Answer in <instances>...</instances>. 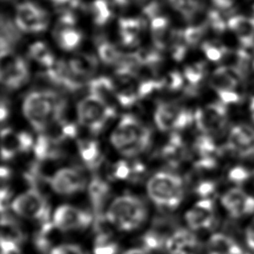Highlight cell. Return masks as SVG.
I'll use <instances>...</instances> for the list:
<instances>
[{"label": "cell", "mask_w": 254, "mask_h": 254, "mask_svg": "<svg viewBox=\"0 0 254 254\" xmlns=\"http://www.w3.org/2000/svg\"><path fill=\"white\" fill-rule=\"evenodd\" d=\"M65 106V100L56 91L35 90L25 97L22 111L29 124L42 133L63 118Z\"/></svg>", "instance_id": "obj_1"}, {"label": "cell", "mask_w": 254, "mask_h": 254, "mask_svg": "<svg viewBox=\"0 0 254 254\" xmlns=\"http://www.w3.org/2000/svg\"><path fill=\"white\" fill-rule=\"evenodd\" d=\"M151 141L150 128L131 114L123 115L110 135L113 148L126 158H134L145 152Z\"/></svg>", "instance_id": "obj_2"}, {"label": "cell", "mask_w": 254, "mask_h": 254, "mask_svg": "<svg viewBox=\"0 0 254 254\" xmlns=\"http://www.w3.org/2000/svg\"><path fill=\"white\" fill-rule=\"evenodd\" d=\"M105 217L115 228L132 231L139 228L148 217V207L143 199L133 194H122L109 204Z\"/></svg>", "instance_id": "obj_3"}, {"label": "cell", "mask_w": 254, "mask_h": 254, "mask_svg": "<svg viewBox=\"0 0 254 254\" xmlns=\"http://www.w3.org/2000/svg\"><path fill=\"white\" fill-rule=\"evenodd\" d=\"M150 199L164 210L175 209L184 197V182L170 172H159L152 176L146 186Z\"/></svg>", "instance_id": "obj_4"}, {"label": "cell", "mask_w": 254, "mask_h": 254, "mask_svg": "<svg viewBox=\"0 0 254 254\" xmlns=\"http://www.w3.org/2000/svg\"><path fill=\"white\" fill-rule=\"evenodd\" d=\"M115 114V107L89 93L76 105L79 124L93 134L99 133Z\"/></svg>", "instance_id": "obj_5"}, {"label": "cell", "mask_w": 254, "mask_h": 254, "mask_svg": "<svg viewBox=\"0 0 254 254\" xmlns=\"http://www.w3.org/2000/svg\"><path fill=\"white\" fill-rule=\"evenodd\" d=\"M12 210L19 216L41 223L50 220V205L36 188H32L16 196L11 203Z\"/></svg>", "instance_id": "obj_6"}, {"label": "cell", "mask_w": 254, "mask_h": 254, "mask_svg": "<svg viewBox=\"0 0 254 254\" xmlns=\"http://www.w3.org/2000/svg\"><path fill=\"white\" fill-rule=\"evenodd\" d=\"M29 67L25 60L12 49L0 50V83L7 88L17 89L29 79Z\"/></svg>", "instance_id": "obj_7"}, {"label": "cell", "mask_w": 254, "mask_h": 254, "mask_svg": "<svg viewBox=\"0 0 254 254\" xmlns=\"http://www.w3.org/2000/svg\"><path fill=\"white\" fill-rule=\"evenodd\" d=\"M192 120L191 112L175 102L159 103L154 113L155 124L161 131L185 129Z\"/></svg>", "instance_id": "obj_8"}, {"label": "cell", "mask_w": 254, "mask_h": 254, "mask_svg": "<svg viewBox=\"0 0 254 254\" xmlns=\"http://www.w3.org/2000/svg\"><path fill=\"white\" fill-rule=\"evenodd\" d=\"M49 183L55 192L70 195L83 190L89 182L85 172L79 167H65L54 172Z\"/></svg>", "instance_id": "obj_9"}, {"label": "cell", "mask_w": 254, "mask_h": 254, "mask_svg": "<svg viewBox=\"0 0 254 254\" xmlns=\"http://www.w3.org/2000/svg\"><path fill=\"white\" fill-rule=\"evenodd\" d=\"M49 14L32 2H24L17 6L15 23L19 30L25 33H40L49 26Z\"/></svg>", "instance_id": "obj_10"}, {"label": "cell", "mask_w": 254, "mask_h": 254, "mask_svg": "<svg viewBox=\"0 0 254 254\" xmlns=\"http://www.w3.org/2000/svg\"><path fill=\"white\" fill-rule=\"evenodd\" d=\"M226 105L221 101L198 108L193 114L196 128L205 135H211L222 130L226 124Z\"/></svg>", "instance_id": "obj_11"}, {"label": "cell", "mask_w": 254, "mask_h": 254, "mask_svg": "<svg viewBox=\"0 0 254 254\" xmlns=\"http://www.w3.org/2000/svg\"><path fill=\"white\" fill-rule=\"evenodd\" d=\"M52 220L63 232L78 231L91 224L92 215L73 205L63 204L56 209Z\"/></svg>", "instance_id": "obj_12"}, {"label": "cell", "mask_w": 254, "mask_h": 254, "mask_svg": "<svg viewBox=\"0 0 254 254\" xmlns=\"http://www.w3.org/2000/svg\"><path fill=\"white\" fill-rule=\"evenodd\" d=\"M34 144L32 136L27 132H17L12 128L0 131V157L3 161H10L19 154L30 151Z\"/></svg>", "instance_id": "obj_13"}, {"label": "cell", "mask_w": 254, "mask_h": 254, "mask_svg": "<svg viewBox=\"0 0 254 254\" xmlns=\"http://www.w3.org/2000/svg\"><path fill=\"white\" fill-rule=\"evenodd\" d=\"M226 147L241 157L254 156V129L248 125L234 126L229 132Z\"/></svg>", "instance_id": "obj_14"}, {"label": "cell", "mask_w": 254, "mask_h": 254, "mask_svg": "<svg viewBox=\"0 0 254 254\" xmlns=\"http://www.w3.org/2000/svg\"><path fill=\"white\" fill-rule=\"evenodd\" d=\"M221 203L232 217H240L254 211V197L240 189H231L221 197Z\"/></svg>", "instance_id": "obj_15"}, {"label": "cell", "mask_w": 254, "mask_h": 254, "mask_svg": "<svg viewBox=\"0 0 254 254\" xmlns=\"http://www.w3.org/2000/svg\"><path fill=\"white\" fill-rule=\"evenodd\" d=\"M214 205L210 199L204 198L194 204L186 213V221L191 229L197 230L209 227L214 220Z\"/></svg>", "instance_id": "obj_16"}, {"label": "cell", "mask_w": 254, "mask_h": 254, "mask_svg": "<svg viewBox=\"0 0 254 254\" xmlns=\"http://www.w3.org/2000/svg\"><path fill=\"white\" fill-rule=\"evenodd\" d=\"M243 77L244 73L241 70L235 67L222 65L213 71L209 79V84L217 92L235 90Z\"/></svg>", "instance_id": "obj_17"}, {"label": "cell", "mask_w": 254, "mask_h": 254, "mask_svg": "<svg viewBox=\"0 0 254 254\" xmlns=\"http://www.w3.org/2000/svg\"><path fill=\"white\" fill-rule=\"evenodd\" d=\"M165 247L170 254H194L197 240L191 232L181 228L169 237Z\"/></svg>", "instance_id": "obj_18"}, {"label": "cell", "mask_w": 254, "mask_h": 254, "mask_svg": "<svg viewBox=\"0 0 254 254\" xmlns=\"http://www.w3.org/2000/svg\"><path fill=\"white\" fill-rule=\"evenodd\" d=\"M145 27L144 18H121L118 22V29L122 44L128 47L138 45Z\"/></svg>", "instance_id": "obj_19"}, {"label": "cell", "mask_w": 254, "mask_h": 254, "mask_svg": "<svg viewBox=\"0 0 254 254\" xmlns=\"http://www.w3.org/2000/svg\"><path fill=\"white\" fill-rule=\"evenodd\" d=\"M227 27L235 34L245 50L254 46V17H231L227 21Z\"/></svg>", "instance_id": "obj_20"}, {"label": "cell", "mask_w": 254, "mask_h": 254, "mask_svg": "<svg viewBox=\"0 0 254 254\" xmlns=\"http://www.w3.org/2000/svg\"><path fill=\"white\" fill-rule=\"evenodd\" d=\"M80 159L90 171L98 170L104 162V157L96 140L84 139L76 142Z\"/></svg>", "instance_id": "obj_21"}, {"label": "cell", "mask_w": 254, "mask_h": 254, "mask_svg": "<svg viewBox=\"0 0 254 254\" xmlns=\"http://www.w3.org/2000/svg\"><path fill=\"white\" fill-rule=\"evenodd\" d=\"M67 64L71 71L83 80L91 79L98 69L97 59L90 54L79 53L71 57L67 61Z\"/></svg>", "instance_id": "obj_22"}, {"label": "cell", "mask_w": 254, "mask_h": 254, "mask_svg": "<svg viewBox=\"0 0 254 254\" xmlns=\"http://www.w3.org/2000/svg\"><path fill=\"white\" fill-rule=\"evenodd\" d=\"M63 231L53 222L48 220L41 223L39 230L35 235V244L37 248L43 252H50L53 248L60 245L57 242L60 240Z\"/></svg>", "instance_id": "obj_23"}, {"label": "cell", "mask_w": 254, "mask_h": 254, "mask_svg": "<svg viewBox=\"0 0 254 254\" xmlns=\"http://www.w3.org/2000/svg\"><path fill=\"white\" fill-rule=\"evenodd\" d=\"M151 36L158 51L169 49L174 30L171 28L169 20L164 16H156L151 20Z\"/></svg>", "instance_id": "obj_24"}, {"label": "cell", "mask_w": 254, "mask_h": 254, "mask_svg": "<svg viewBox=\"0 0 254 254\" xmlns=\"http://www.w3.org/2000/svg\"><path fill=\"white\" fill-rule=\"evenodd\" d=\"M87 190L95 214H103L102 208L110 195V186L103 178L93 177L88 183Z\"/></svg>", "instance_id": "obj_25"}, {"label": "cell", "mask_w": 254, "mask_h": 254, "mask_svg": "<svg viewBox=\"0 0 254 254\" xmlns=\"http://www.w3.org/2000/svg\"><path fill=\"white\" fill-rule=\"evenodd\" d=\"M145 167L141 163L129 164L127 161H117L109 168V178L115 181H138L144 176Z\"/></svg>", "instance_id": "obj_26"}, {"label": "cell", "mask_w": 254, "mask_h": 254, "mask_svg": "<svg viewBox=\"0 0 254 254\" xmlns=\"http://www.w3.org/2000/svg\"><path fill=\"white\" fill-rule=\"evenodd\" d=\"M53 37L58 46L66 52L75 50L82 40L81 32L74 26H64L58 23L54 29Z\"/></svg>", "instance_id": "obj_27"}, {"label": "cell", "mask_w": 254, "mask_h": 254, "mask_svg": "<svg viewBox=\"0 0 254 254\" xmlns=\"http://www.w3.org/2000/svg\"><path fill=\"white\" fill-rule=\"evenodd\" d=\"M89 94L97 96L109 105L114 107V102H117L114 81L108 76L93 77L87 81Z\"/></svg>", "instance_id": "obj_28"}, {"label": "cell", "mask_w": 254, "mask_h": 254, "mask_svg": "<svg viewBox=\"0 0 254 254\" xmlns=\"http://www.w3.org/2000/svg\"><path fill=\"white\" fill-rule=\"evenodd\" d=\"M161 156L171 167H177L186 156V148L183 139L177 133H174L168 143L163 147Z\"/></svg>", "instance_id": "obj_29"}, {"label": "cell", "mask_w": 254, "mask_h": 254, "mask_svg": "<svg viewBox=\"0 0 254 254\" xmlns=\"http://www.w3.org/2000/svg\"><path fill=\"white\" fill-rule=\"evenodd\" d=\"M208 254H244L240 246L228 235L215 233L207 243Z\"/></svg>", "instance_id": "obj_30"}, {"label": "cell", "mask_w": 254, "mask_h": 254, "mask_svg": "<svg viewBox=\"0 0 254 254\" xmlns=\"http://www.w3.org/2000/svg\"><path fill=\"white\" fill-rule=\"evenodd\" d=\"M28 55L30 59L36 62L40 66L44 67V70L50 69L57 63L51 49L48 47V45L41 41H37L30 45L28 49Z\"/></svg>", "instance_id": "obj_31"}, {"label": "cell", "mask_w": 254, "mask_h": 254, "mask_svg": "<svg viewBox=\"0 0 254 254\" xmlns=\"http://www.w3.org/2000/svg\"><path fill=\"white\" fill-rule=\"evenodd\" d=\"M24 240V232L20 225L5 214L0 215V242H12L21 244Z\"/></svg>", "instance_id": "obj_32"}, {"label": "cell", "mask_w": 254, "mask_h": 254, "mask_svg": "<svg viewBox=\"0 0 254 254\" xmlns=\"http://www.w3.org/2000/svg\"><path fill=\"white\" fill-rule=\"evenodd\" d=\"M97 54L102 63L108 65H113L117 68L124 61L125 55L119 49L107 40H100L97 44Z\"/></svg>", "instance_id": "obj_33"}, {"label": "cell", "mask_w": 254, "mask_h": 254, "mask_svg": "<svg viewBox=\"0 0 254 254\" xmlns=\"http://www.w3.org/2000/svg\"><path fill=\"white\" fill-rule=\"evenodd\" d=\"M90 13L96 26H104L112 17L111 7L107 0H94L90 5Z\"/></svg>", "instance_id": "obj_34"}, {"label": "cell", "mask_w": 254, "mask_h": 254, "mask_svg": "<svg viewBox=\"0 0 254 254\" xmlns=\"http://www.w3.org/2000/svg\"><path fill=\"white\" fill-rule=\"evenodd\" d=\"M172 7L187 20H191L200 10L196 0H169Z\"/></svg>", "instance_id": "obj_35"}, {"label": "cell", "mask_w": 254, "mask_h": 254, "mask_svg": "<svg viewBox=\"0 0 254 254\" xmlns=\"http://www.w3.org/2000/svg\"><path fill=\"white\" fill-rule=\"evenodd\" d=\"M204 73L205 64L203 63H195L190 64L184 69V77L191 85V88H193V86L197 85L201 81Z\"/></svg>", "instance_id": "obj_36"}, {"label": "cell", "mask_w": 254, "mask_h": 254, "mask_svg": "<svg viewBox=\"0 0 254 254\" xmlns=\"http://www.w3.org/2000/svg\"><path fill=\"white\" fill-rule=\"evenodd\" d=\"M201 49L206 58L211 62L221 61L228 51V49H226L224 46L214 41L204 42L201 45Z\"/></svg>", "instance_id": "obj_37"}, {"label": "cell", "mask_w": 254, "mask_h": 254, "mask_svg": "<svg viewBox=\"0 0 254 254\" xmlns=\"http://www.w3.org/2000/svg\"><path fill=\"white\" fill-rule=\"evenodd\" d=\"M161 81L163 88L170 91H177L183 88L185 77L184 74H181L178 71H171L166 76H164Z\"/></svg>", "instance_id": "obj_38"}, {"label": "cell", "mask_w": 254, "mask_h": 254, "mask_svg": "<svg viewBox=\"0 0 254 254\" xmlns=\"http://www.w3.org/2000/svg\"><path fill=\"white\" fill-rule=\"evenodd\" d=\"M206 26L204 24L202 25H196V26H190L185 31H183L185 42L188 46H194L196 45L203 37L205 33Z\"/></svg>", "instance_id": "obj_39"}, {"label": "cell", "mask_w": 254, "mask_h": 254, "mask_svg": "<svg viewBox=\"0 0 254 254\" xmlns=\"http://www.w3.org/2000/svg\"><path fill=\"white\" fill-rule=\"evenodd\" d=\"M49 254H86L82 248L76 244H60L53 248Z\"/></svg>", "instance_id": "obj_40"}, {"label": "cell", "mask_w": 254, "mask_h": 254, "mask_svg": "<svg viewBox=\"0 0 254 254\" xmlns=\"http://www.w3.org/2000/svg\"><path fill=\"white\" fill-rule=\"evenodd\" d=\"M215 183L209 180L206 181H201L199 182L194 189V191L196 192V194L202 196V197H206L209 194H211L214 190H215Z\"/></svg>", "instance_id": "obj_41"}, {"label": "cell", "mask_w": 254, "mask_h": 254, "mask_svg": "<svg viewBox=\"0 0 254 254\" xmlns=\"http://www.w3.org/2000/svg\"><path fill=\"white\" fill-rule=\"evenodd\" d=\"M249 178V173L248 171L243 168V167H235L231 169L228 173V179L229 181L235 183V184H240L247 180Z\"/></svg>", "instance_id": "obj_42"}, {"label": "cell", "mask_w": 254, "mask_h": 254, "mask_svg": "<svg viewBox=\"0 0 254 254\" xmlns=\"http://www.w3.org/2000/svg\"><path fill=\"white\" fill-rule=\"evenodd\" d=\"M220 101L222 103L231 104V103H238L241 100V96L235 90H226V91H219L217 92Z\"/></svg>", "instance_id": "obj_43"}, {"label": "cell", "mask_w": 254, "mask_h": 254, "mask_svg": "<svg viewBox=\"0 0 254 254\" xmlns=\"http://www.w3.org/2000/svg\"><path fill=\"white\" fill-rule=\"evenodd\" d=\"M12 178V173L7 167L0 166V191L10 190L9 184Z\"/></svg>", "instance_id": "obj_44"}, {"label": "cell", "mask_w": 254, "mask_h": 254, "mask_svg": "<svg viewBox=\"0 0 254 254\" xmlns=\"http://www.w3.org/2000/svg\"><path fill=\"white\" fill-rule=\"evenodd\" d=\"M10 115V105L8 100L0 96V123L4 122Z\"/></svg>", "instance_id": "obj_45"}, {"label": "cell", "mask_w": 254, "mask_h": 254, "mask_svg": "<svg viewBox=\"0 0 254 254\" xmlns=\"http://www.w3.org/2000/svg\"><path fill=\"white\" fill-rule=\"evenodd\" d=\"M247 245L254 250V219L251 221L245 232Z\"/></svg>", "instance_id": "obj_46"}, {"label": "cell", "mask_w": 254, "mask_h": 254, "mask_svg": "<svg viewBox=\"0 0 254 254\" xmlns=\"http://www.w3.org/2000/svg\"><path fill=\"white\" fill-rule=\"evenodd\" d=\"M52 3L58 5V6H64L66 4H70L72 6H77L78 5V0H50Z\"/></svg>", "instance_id": "obj_47"}, {"label": "cell", "mask_w": 254, "mask_h": 254, "mask_svg": "<svg viewBox=\"0 0 254 254\" xmlns=\"http://www.w3.org/2000/svg\"><path fill=\"white\" fill-rule=\"evenodd\" d=\"M123 254H148V251L145 250V249L142 248V247H139V248H132V249H129V250L125 251Z\"/></svg>", "instance_id": "obj_48"}, {"label": "cell", "mask_w": 254, "mask_h": 254, "mask_svg": "<svg viewBox=\"0 0 254 254\" xmlns=\"http://www.w3.org/2000/svg\"><path fill=\"white\" fill-rule=\"evenodd\" d=\"M137 1H141V0H113V2L117 5L120 6H126L132 2H137Z\"/></svg>", "instance_id": "obj_49"}, {"label": "cell", "mask_w": 254, "mask_h": 254, "mask_svg": "<svg viewBox=\"0 0 254 254\" xmlns=\"http://www.w3.org/2000/svg\"><path fill=\"white\" fill-rule=\"evenodd\" d=\"M250 111H251V115H252V118L254 120V96L251 100V104H250Z\"/></svg>", "instance_id": "obj_50"}, {"label": "cell", "mask_w": 254, "mask_h": 254, "mask_svg": "<svg viewBox=\"0 0 254 254\" xmlns=\"http://www.w3.org/2000/svg\"><path fill=\"white\" fill-rule=\"evenodd\" d=\"M252 178H253V181H254V172L252 173Z\"/></svg>", "instance_id": "obj_51"}, {"label": "cell", "mask_w": 254, "mask_h": 254, "mask_svg": "<svg viewBox=\"0 0 254 254\" xmlns=\"http://www.w3.org/2000/svg\"><path fill=\"white\" fill-rule=\"evenodd\" d=\"M252 66H253V69H254V62H253V64H252Z\"/></svg>", "instance_id": "obj_52"}]
</instances>
